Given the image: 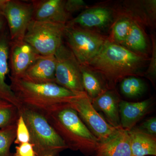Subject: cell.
I'll use <instances>...</instances> for the list:
<instances>
[{
    "mask_svg": "<svg viewBox=\"0 0 156 156\" xmlns=\"http://www.w3.org/2000/svg\"><path fill=\"white\" fill-rule=\"evenodd\" d=\"M64 37L68 48L81 65H87L100 51L107 39L89 29L66 24Z\"/></svg>",
    "mask_w": 156,
    "mask_h": 156,
    "instance_id": "6",
    "label": "cell"
},
{
    "mask_svg": "<svg viewBox=\"0 0 156 156\" xmlns=\"http://www.w3.org/2000/svg\"><path fill=\"white\" fill-rule=\"evenodd\" d=\"M4 101L1 100V99H0V102H2V101Z\"/></svg>",
    "mask_w": 156,
    "mask_h": 156,
    "instance_id": "32",
    "label": "cell"
},
{
    "mask_svg": "<svg viewBox=\"0 0 156 156\" xmlns=\"http://www.w3.org/2000/svg\"><path fill=\"white\" fill-rule=\"evenodd\" d=\"M92 101L94 107L104 114L108 123L115 128H122L120 123L119 98L113 91L105 90L102 94Z\"/></svg>",
    "mask_w": 156,
    "mask_h": 156,
    "instance_id": "17",
    "label": "cell"
},
{
    "mask_svg": "<svg viewBox=\"0 0 156 156\" xmlns=\"http://www.w3.org/2000/svg\"><path fill=\"white\" fill-rule=\"evenodd\" d=\"M133 156L156 155L155 136L143 133L136 129L128 131Z\"/></svg>",
    "mask_w": 156,
    "mask_h": 156,
    "instance_id": "18",
    "label": "cell"
},
{
    "mask_svg": "<svg viewBox=\"0 0 156 156\" xmlns=\"http://www.w3.org/2000/svg\"><path fill=\"white\" fill-rule=\"evenodd\" d=\"M152 54L150 63L147 72V75L150 77L154 78L156 74V46L155 41L152 39Z\"/></svg>",
    "mask_w": 156,
    "mask_h": 156,
    "instance_id": "29",
    "label": "cell"
},
{
    "mask_svg": "<svg viewBox=\"0 0 156 156\" xmlns=\"http://www.w3.org/2000/svg\"><path fill=\"white\" fill-rule=\"evenodd\" d=\"M30 136L28 128L22 116L20 115L17 123L16 136L14 143L15 144H22L30 142Z\"/></svg>",
    "mask_w": 156,
    "mask_h": 156,
    "instance_id": "25",
    "label": "cell"
},
{
    "mask_svg": "<svg viewBox=\"0 0 156 156\" xmlns=\"http://www.w3.org/2000/svg\"><path fill=\"white\" fill-rule=\"evenodd\" d=\"M10 40L5 31L0 32V99L17 107L18 109L22 105L17 99L10 85L6 83V76L9 72V51Z\"/></svg>",
    "mask_w": 156,
    "mask_h": 156,
    "instance_id": "12",
    "label": "cell"
},
{
    "mask_svg": "<svg viewBox=\"0 0 156 156\" xmlns=\"http://www.w3.org/2000/svg\"><path fill=\"white\" fill-rule=\"evenodd\" d=\"M10 86L22 105L46 113L70 104L76 94L56 83H35L9 76Z\"/></svg>",
    "mask_w": 156,
    "mask_h": 156,
    "instance_id": "3",
    "label": "cell"
},
{
    "mask_svg": "<svg viewBox=\"0 0 156 156\" xmlns=\"http://www.w3.org/2000/svg\"><path fill=\"white\" fill-rule=\"evenodd\" d=\"M15 156H36L34 146L30 143L22 144L16 147Z\"/></svg>",
    "mask_w": 156,
    "mask_h": 156,
    "instance_id": "28",
    "label": "cell"
},
{
    "mask_svg": "<svg viewBox=\"0 0 156 156\" xmlns=\"http://www.w3.org/2000/svg\"><path fill=\"white\" fill-rule=\"evenodd\" d=\"M136 130L145 134L155 136L156 135V118H150L142 123Z\"/></svg>",
    "mask_w": 156,
    "mask_h": 156,
    "instance_id": "26",
    "label": "cell"
},
{
    "mask_svg": "<svg viewBox=\"0 0 156 156\" xmlns=\"http://www.w3.org/2000/svg\"><path fill=\"white\" fill-rule=\"evenodd\" d=\"M145 60L143 56L107 40L85 66L99 75L108 88L113 89L124 78L138 74Z\"/></svg>",
    "mask_w": 156,
    "mask_h": 156,
    "instance_id": "1",
    "label": "cell"
},
{
    "mask_svg": "<svg viewBox=\"0 0 156 156\" xmlns=\"http://www.w3.org/2000/svg\"><path fill=\"white\" fill-rule=\"evenodd\" d=\"M81 66L82 81L85 92L91 100L95 99L106 89L95 73L86 66Z\"/></svg>",
    "mask_w": 156,
    "mask_h": 156,
    "instance_id": "19",
    "label": "cell"
},
{
    "mask_svg": "<svg viewBox=\"0 0 156 156\" xmlns=\"http://www.w3.org/2000/svg\"><path fill=\"white\" fill-rule=\"evenodd\" d=\"M145 89L143 81L135 76H130L122 80L120 89L123 95L128 98L138 97L142 95Z\"/></svg>",
    "mask_w": 156,
    "mask_h": 156,
    "instance_id": "21",
    "label": "cell"
},
{
    "mask_svg": "<svg viewBox=\"0 0 156 156\" xmlns=\"http://www.w3.org/2000/svg\"><path fill=\"white\" fill-rule=\"evenodd\" d=\"M6 20L3 15L2 11H0V32L4 30Z\"/></svg>",
    "mask_w": 156,
    "mask_h": 156,
    "instance_id": "30",
    "label": "cell"
},
{
    "mask_svg": "<svg viewBox=\"0 0 156 156\" xmlns=\"http://www.w3.org/2000/svg\"><path fill=\"white\" fill-rule=\"evenodd\" d=\"M63 0H32L33 18L37 21H46L65 24L70 14L66 11Z\"/></svg>",
    "mask_w": 156,
    "mask_h": 156,
    "instance_id": "11",
    "label": "cell"
},
{
    "mask_svg": "<svg viewBox=\"0 0 156 156\" xmlns=\"http://www.w3.org/2000/svg\"><path fill=\"white\" fill-rule=\"evenodd\" d=\"M19 115L17 107L5 101L0 102V129L17 123Z\"/></svg>",
    "mask_w": 156,
    "mask_h": 156,
    "instance_id": "22",
    "label": "cell"
},
{
    "mask_svg": "<svg viewBox=\"0 0 156 156\" xmlns=\"http://www.w3.org/2000/svg\"><path fill=\"white\" fill-rule=\"evenodd\" d=\"M66 25L32 20L23 41L41 56L54 55L63 44Z\"/></svg>",
    "mask_w": 156,
    "mask_h": 156,
    "instance_id": "5",
    "label": "cell"
},
{
    "mask_svg": "<svg viewBox=\"0 0 156 156\" xmlns=\"http://www.w3.org/2000/svg\"><path fill=\"white\" fill-rule=\"evenodd\" d=\"M54 56L56 83L78 95L85 93L81 65L68 47L62 44Z\"/></svg>",
    "mask_w": 156,
    "mask_h": 156,
    "instance_id": "7",
    "label": "cell"
},
{
    "mask_svg": "<svg viewBox=\"0 0 156 156\" xmlns=\"http://www.w3.org/2000/svg\"><path fill=\"white\" fill-rule=\"evenodd\" d=\"M43 114L68 148L80 151L86 155H94L100 142L69 104Z\"/></svg>",
    "mask_w": 156,
    "mask_h": 156,
    "instance_id": "2",
    "label": "cell"
},
{
    "mask_svg": "<svg viewBox=\"0 0 156 156\" xmlns=\"http://www.w3.org/2000/svg\"><path fill=\"white\" fill-rule=\"evenodd\" d=\"M87 6L86 3L82 0H68L65 3V9L69 14L85 9Z\"/></svg>",
    "mask_w": 156,
    "mask_h": 156,
    "instance_id": "27",
    "label": "cell"
},
{
    "mask_svg": "<svg viewBox=\"0 0 156 156\" xmlns=\"http://www.w3.org/2000/svg\"><path fill=\"white\" fill-rule=\"evenodd\" d=\"M69 105L100 143L110 139L122 128H115L107 122L95 109L86 92L78 95Z\"/></svg>",
    "mask_w": 156,
    "mask_h": 156,
    "instance_id": "8",
    "label": "cell"
},
{
    "mask_svg": "<svg viewBox=\"0 0 156 156\" xmlns=\"http://www.w3.org/2000/svg\"><path fill=\"white\" fill-rule=\"evenodd\" d=\"M17 123L0 129V156H11L10 150L16 138Z\"/></svg>",
    "mask_w": 156,
    "mask_h": 156,
    "instance_id": "23",
    "label": "cell"
},
{
    "mask_svg": "<svg viewBox=\"0 0 156 156\" xmlns=\"http://www.w3.org/2000/svg\"><path fill=\"white\" fill-rule=\"evenodd\" d=\"M122 45L129 50L131 49L137 52H144L146 50L147 45L144 34L140 27L134 21Z\"/></svg>",
    "mask_w": 156,
    "mask_h": 156,
    "instance_id": "20",
    "label": "cell"
},
{
    "mask_svg": "<svg viewBox=\"0 0 156 156\" xmlns=\"http://www.w3.org/2000/svg\"><path fill=\"white\" fill-rule=\"evenodd\" d=\"M33 12L30 2L9 0L2 13L9 26L11 41H23L29 24L32 20Z\"/></svg>",
    "mask_w": 156,
    "mask_h": 156,
    "instance_id": "9",
    "label": "cell"
},
{
    "mask_svg": "<svg viewBox=\"0 0 156 156\" xmlns=\"http://www.w3.org/2000/svg\"><path fill=\"white\" fill-rule=\"evenodd\" d=\"M151 104V99L136 102L120 101L119 103L120 123L122 128L129 131L147 113Z\"/></svg>",
    "mask_w": 156,
    "mask_h": 156,
    "instance_id": "16",
    "label": "cell"
},
{
    "mask_svg": "<svg viewBox=\"0 0 156 156\" xmlns=\"http://www.w3.org/2000/svg\"><path fill=\"white\" fill-rule=\"evenodd\" d=\"M133 20L129 18H123L117 21L112 30L113 37L116 43L122 45L128 36Z\"/></svg>",
    "mask_w": 156,
    "mask_h": 156,
    "instance_id": "24",
    "label": "cell"
},
{
    "mask_svg": "<svg viewBox=\"0 0 156 156\" xmlns=\"http://www.w3.org/2000/svg\"><path fill=\"white\" fill-rule=\"evenodd\" d=\"M54 55L41 56L27 70L21 79L35 83H56Z\"/></svg>",
    "mask_w": 156,
    "mask_h": 156,
    "instance_id": "13",
    "label": "cell"
},
{
    "mask_svg": "<svg viewBox=\"0 0 156 156\" xmlns=\"http://www.w3.org/2000/svg\"><path fill=\"white\" fill-rule=\"evenodd\" d=\"M52 156V155H48V156Z\"/></svg>",
    "mask_w": 156,
    "mask_h": 156,
    "instance_id": "33",
    "label": "cell"
},
{
    "mask_svg": "<svg viewBox=\"0 0 156 156\" xmlns=\"http://www.w3.org/2000/svg\"><path fill=\"white\" fill-rule=\"evenodd\" d=\"M41 56L23 40L10 41L9 51L10 76L21 79L28 68Z\"/></svg>",
    "mask_w": 156,
    "mask_h": 156,
    "instance_id": "10",
    "label": "cell"
},
{
    "mask_svg": "<svg viewBox=\"0 0 156 156\" xmlns=\"http://www.w3.org/2000/svg\"><path fill=\"white\" fill-rule=\"evenodd\" d=\"M9 0H0V11H3Z\"/></svg>",
    "mask_w": 156,
    "mask_h": 156,
    "instance_id": "31",
    "label": "cell"
},
{
    "mask_svg": "<svg viewBox=\"0 0 156 156\" xmlns=\"http://www.w3.org/2000/svg\"><path fill=\"white\" fill-rule=\"evenodd\" d=\"M112 16V11L109 9L95 7L85 10L75 18L69 20L66 24L87 29L103 28L110 23Z\"/></svg>",
    "mask_w": 156,
    "mask_h": 156,
    "instance_id": "14",
    "label": "cell"
},
{
    "mask_svg": "<svg viewBox=\"0 0 156 156\" xmlns=\"http://www.w3.org/2000/svg\"><path fill=\"white\" fill-rule=\"evenodd\" d=\"M94 156H133L128 131L120 128L110 139L100 143Z\"/></svg>",
    "mask_w": 156,
    "mask_h": 156,
    "instance_id": "15",
    "label": "cell"
},
{
    "mask_svg": "<svg viewBox=\"0 0 156 156\" xmlns=\"http://www.w3.org/2000/svg\"><path fill=\"white\" fill-rule=\"evenodd\" d=\"M24 119L36 156H54L68 148L42 113L35 109L22 105L18 109Z\"/></svg>",
    "mask_w": 156,
    "mask_h": 156,
    "instance_id": "4",
    "label": "cell"
}]
</instances>
